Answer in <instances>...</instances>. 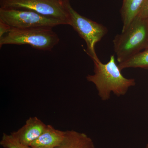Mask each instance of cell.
<instances>
[{"mask_svg": "<svg viewBox=\"0 0 148 148\" xmlns=\"http://www.w3.org/2000/svg\"><path fill=\"white\" fill-rule=\"evenodd\" d=\"M146 148H148V144L146 146Z\"/></svg>", "mask_w": 148, "mask_h": 148, "instance_id": "16", "label": "cell"}, {"mask_svg": "<svg viewBox=\"0 0 148 148\" xmlns=\"http://www.w3.org/2000/svg\"><path fill=\"white\" fill-rule=\"evenodd\" d=\"M68 11L70 25L84 40L87 46L86 52L92 61L100 60L95 50V46L108 33L107 28L102 24L80 14L72 8L69 0H64Z\"/></svg>", "mask_w": 148, "mask_h": 148, "instance_id": "4", "label": "cell"}, {"mask_svg": "<svg viewBox=\"0 0 148 148\" xmlns=\"http://www.w3.org/2000/svg\"><path fill=\"white\" fill-rule=\"evenodd\" d=\"M65 132V131L55 129L50 125H48L41 135L32 143L30 147L57 148L63 142Z\"/></svg>", "mask_w": 148, "mask_h": 148, "instance_id": "8", "label": "cell"}, {"mask_svg": "<svg viewBox=\"0 0 148 148\" xmlns=\"http://www.w3.org/2000/svg\"><path fill=\"white\" fill-rule=\"evenodd\" d=\"M47 125L37 117H31L22 127L11 134L23 145L30 147L41 135Z\"/></svg>", "mask_w": 148, "mask_h": 148, "instance_id": "7", "label": "cell"}, {"mask_svg": "<svg viewBox=\"0 0 148 148\" xmlns=\"http://www.w3.org/2000/svg\"><path fill=\"white\" fill-rule=\"evenodd\" d=\"M31 148H49V147H34Z\"/></svg>", "mask_w": 148, "mask_h": 148, "instance_id": "15", "label": "cell"}, {"mask_svg": "<svg viewBox=\"0 0 148 148\" xmlns=\"http://www.w3.org/2000/svg\"><path fill=\"white\" fill-rule=\"evenodd\" d=\"M144 0H123L121 9L123 22L122 32L127 29L132 20L137 16Z\"/></svg>", "mask_w": 148, "mask_h": 148, "instance_id": "10", "label": "cell"}, {"mask_svg": "<svg viewBox=\"0 0 148 148\" xmlns=\"http://www.w3.org/2000/svg\"><path fill=\"white\" fill-rule=\"evenodd\" d=\"M0 8L33 11L66 21L70 25L64 0H0Z\"/></svg>", "mask_w": 148, "mask_h": 148, "instance_id": "6", "label": "cell"}, {"mask_svg": "<svg viewBox=\"0 0 148 148\" xmlns=\"http://www.w3.org/2000/svg\"><path fill=\"white\" fill-rule=\"evenodd\" d=\"M113 44L119 64L148 48V18L136 16L125 31L115 37Z\"/></svg>", "mask_w": 148, "mask_h": 148, "instance_id": "2", "label": "cell"}, {"mask_svg": "<svg viewBox=\"0 0 148 148\" xmlns=\"http://www.w3.org/2000/svg\"><path fill=\"white\" fill-rule=\"evenodd\" d=\"M93 62L94 74L88 75L86 78L95 85L102 101L109 100L112 93L117 97L123 96L130 87L136 84L134 79L127 78L122 75L114 55L111 56L106 64H103L100 60Z\"/></svg>", "mask_w": 148, "mask_h": 148, "instance_id": "1", "label": "cell"}, {"mask_svg": "<svg viewBox=\"0 0 148 148\" xmlns=\"http://www.w3.org/2000/svg\"><path fill=\"white\" fill-rule=\"evenodd\" d=\"M65 132L63 142L56 148H95L92 139L85 133L74 130Z\"/></svg>", "mask_w": 148, "mask_h": 148, "instance_id": "9", "label": "cell"}, {"mask_svg": "<svg viewBox=\"0 0 148 148\" xmlns=\"http://www.w3.org/2000/svg\"><path fill=\"white\" fill-rule=\"evenodd\" d=\"M52 29L50 27L11 29L0 38V47L5 45H28L38 50L51 51L60 40Z\"/></svg>", "mask_w": 148, "mask_h": 148, "instance_id": "3", "label": "cell"}, {"mask_svg": "<svg viewBox=\"0 0 148 148\" xmlns=\"http://www.w3.org/2000/svg\"><path fill=\"white\" fill-rule=\"evenodd\" d=\"M0 20L8 24L12 29L53 28L58 25H68L67 22L63 20L24 10L0 8Z\"/></svg>", "mask_w": 148, "mask_h": 148, "instance_id": "5", "label": "cell"}, {"mask_svg": "<svg viewBox=\"0 0 148 148\" xmlns=\"http://www.w3.org/2000/svg\"><path fill=\"white\" fill-rule=\"evenodd\" d=\"M121 70L129 68H141L148 70V48L128 60L118 64Z\"/></svg>", "mask_w": 148, "mask_h": 148, "instance_id": "11", "label": "cell"}, {"mask_svg": "<svg viewBox=\"0 0 148 148\" xmlns=\"http://www.w3.org/2000/svg\"><path fill=\"white\" fill-rule=\"evenodd\" d=\"M11 29L8 24L0 20V38L8 33Z\"/></svg>", "mask_w": 148, "mask_h": 148, "instance_id": "14", "label": "cell"}, {"mask_svg": "<svg viewBox=\"0 0 148 148\" xmlns=\"http://www.w3.org/2000/svg\"><path fill=\"white\" fill-rule=\"evenodd\" d=\"M0 145L4 148H31L20 143L18 140L10 134L3 133Z\"/></svg>", "mask_w": 148, "mask_h": 148, "instance_id": "12", "label": "cell"}, {"mask_svg": "<svg viewBox=\"0 0 148 148\" xmlns=\"http://www.w3.org/2000/svg\"><path fill=\"white\" fill-rule=\"evenodd\" d=\"M61 1H64V0H61Z\"/></svg>", "mask_w": 148, "mask_h": 148, "instance_id": "17", "label": "cell"}, {"mask_svg": "<svg viewBox=\"0 0 148 148\" xmlns=\"http://www.w3.org/2000/svg\"><path fill=\"white\" fill-rule=\"evenodd\" d=\"M138 16L148 18V0H144Z\"/></svg>", "mask_w": 148, "mask_h": 148, "instance_id": "13", "label": "cell"}]
</instances>
